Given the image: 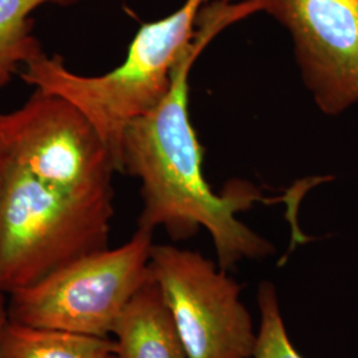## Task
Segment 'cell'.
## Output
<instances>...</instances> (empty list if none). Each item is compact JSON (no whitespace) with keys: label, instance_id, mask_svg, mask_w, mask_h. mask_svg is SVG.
Listing matches in <instances>:
<instances>
[{"label":"cell","instance_id":"cell-1","mask_svg":"<svg viewBox=\"0 0 358 358\" xmlns=\"http://www.w3.org/2000/svg\"><path fill=\"white\" fill-rule=\"evenodd\" d=\"M262 0H214L199 15L198 32L171 73L165 99L153 110L125 129L120 173L141 182L138 227H162L174 241H187L205 229L214 244L217 266L234 268L244 259H263L275 252L238 214L266 202L251 182L232 179L222 192H214L203 174L205 150L189 115V76L206 47L226 28L262 13Z\"/></svg>","mask_w":358,"mask_h":358},{"label":"cell","instance_id":"cell-2","mask_svg":"<svg viewBox=\"0 0 358 358\" xmlns=\"http://www.w3.org/2000/svg\"><path fill=\"white\" fill-rule=\"evenodd\" d=\"M210 0H185L166 17L145 23L131 40L125 60L100 76L71 71L64 59L40 52L19 75L35 90L64 99L97 130L120 171L121 142L129 124L161 103L171 73L198 32L199 15Z\"/></svg>","mask_w":358,"mask_h":358},{"label":"cell","instance_id":"cell-3","mask_svg":"<svg viewBox=\"0 0 358 358\" xmlns=\"http://www.w3.org/2000/svg\"><path fill=\"white\" fill-rule=\"evenodd\" d=\"M113 214V198L65 195L13 162L0 201V294L108 248Z\"/></svg>","mask_w":358,"mask_h":358},{"label":"cell","instance_id":"cell-4","mask_svg":"<svg viewBox=\"0 0 358 358\" xmlns=\"http://www.w3.org/2000/svg\"><path fill=\"white\" fill-rule=\"evenodd\" d=\"M154 231L138 227L127 243L83 256L8 294V320L93 337H110L129 301L152 280Z\"/></svg>","mask_w":358,"mask_h":358},{"label":"cell","instance_id":"cell-5","mask_svg":"<svg viewBox=\"0 0 358 358\" xmlns=\"http://www.w3.org/2000/svg\"><path fill=\"white\" fill-rule=\"evenodd\" d=\"M0 136L13 164L52 190L113 198L115 159L87 117L64 99L35 90L19 109L0 115Z\"/></svg>","mask_w":358,"mask_h":358},{"label":"cell","instance_id":"cell-6","mask_svg":"<svg viewBox=\"0 0 358 358\" xmlns=\"http://www.w3.org/2000/svg\"><path fill=\"white\" fill-rule=\"evenodd\" d=\"M150 271L189 358H254L257 331L227 271L171 244H154Z\"/></svg>","mask_w":358,"mask_h":358},{"label":"cell","instance_id":"cell-7","mask_svg":"<svg viewBox=\"0 0 358 358\" xmlns=\"http://www.w3.org/2000/svg\"><path fill=\"white\" fill-rule=\"evenodd\" d=\"M291 35L300 75L324 115L358 103V0H263Z\"/></svg>","mask_w":358,"mask_h":358},{"label":"cell","instance_id":"cell-8","mask_svg":"<svg viewBox=\"0 0 358 358\" xmlns=\"http://www.w3.org/2000/svg\"><path fill=\"white\" fill-rule=\"evenodd\" d=\"M112 336L120 358H189L153 278L129 301Z\"/></svg>","mask_w":358,"mask_h":358},{"label":"cell","instance_id":"cell-9","mask_svg":"<svg viewBox=\"0 0 358 358\" xmlns=\"http://www.w3.org/2000/svg\"><path fill=\"white\" fill-rule=\"evenodd\" d=\"M117 353L112 337H93L7 320L0 358H105Z\"/></svg>","mask_w":358,"mask_h":358},{"label":"cell","instance_id":"cell-10","mask_svg":"<svg viewBox=\"0 0 358 358\" xmlns=\"http://www.w3.org/2000/svg\"><path fill=\"white\" fill-rule=\"evenodd\" d=\"M77 0H0V87L43 51L32 35L31 13L44 4H72Z\"/></svg>","mask_w":358,"mask_h":358},{"label":"cell","instance_id":"cell-11","mask_svg":"<svg viewBox=\"0 0 358 358\" xmlns=\"http://www.w3.org/2000/svg\"><path fill=\"white\" fill-rule=\"evenodd\" d=\"M256 301L260 312V324L254 358H304L289 340L275 285L269 282H262Z\"/></svg>","mask_w":358,"mask_h":358},{"label":"cell","instance_id":"cell-12","mask_svg":"<svg viewBox=\"0 0 358 358\" xmlns=\"http://www.w3.org/2000/svg\"><path fill=\"white\" fill-rule=\"evenodd\" d=\"M11 166H13L11 155L8 153L7 146L0 136V201L6 189V183H7Z\"/></svg>","mask_w":358,"mask_h":358},{"label":"cell","instance_id":"cell-13","mask_svg":"<svg viewBox=\"0 0 358 358\" xmlns=\"http://www.w3.org/2000/svg\"><path fill=\"white\" fill-rule=\"evenodd\" d=\"M7 294H0V332L6 324V321L8 320L7 317Z\"/></svg>","mask_w":358,"mask_h":358},{"label":"cell","instance_id":"cell-14","mask_svg":"<svg viewBox=\"0 0 358 358\" xmlns=\"http://www.w3.org/2000/svg\"><path fill=\"white\" fill-rule=\"evenodd\" d=\"M105 358H120L118 357V355L117 353H112V355H109V356H106Z\"/></svg>","mask_w":358,"mask_h":358}]
</instances>
